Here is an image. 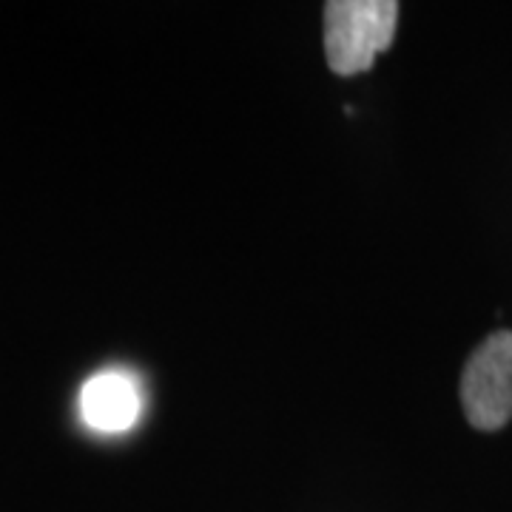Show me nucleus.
<instances>
[{
  "instance_id": "1",
  "label": "nucleus",
  "mask_w": 512,
  "mask_h": 512,
  "mask_svg": "<svg viewBox=\"0 0 512 512\" xmlns=\"http://www.w3.org/2000/svg\"><path fill=\"white\" fill-rule=\"evenodd\" d=\"M399 23L396 0H330L325 3V57L333 74L370 72L393 46Z\"/></svg>"
},
{
  "instance_id": "2",
  "label": "nucleus",
  "mask_w": 512,
  "mask_h": 512,
  "mask_svg": "<svg viewBox=\"0 0 512 512\" xmlns=\"http://www.w3.org/2000/svg\"><path fill=\"white\" fill-rule=\"evenodd\" d=\"M461 407L467 421L493 433L512 419V330L487 336L461 373Z\"/></svg>"
},
{
  "instance_id": "3",
  "label": "nucleus",
  "mask_w": 512,
  "mask_h": 512,
  "mask_svg": "<svg viewBox=\"0 0 512 512\" xmlns=\"http://www.w3.org/2000/svg\"><path fill=\"white\" fill-rule=\"evenodd\" d=\"M143 410L140 384L128 373L106 370L97 373L80 390V413L83 421L100 433H123L134 427Z\"/></svg>"
}]
</instances>
